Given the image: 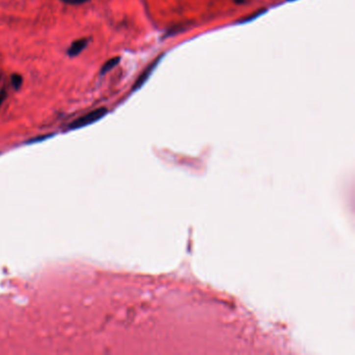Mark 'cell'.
<instances>
[{
  "label": "cell",
  "mask_w": 355,
  "mask_h": 355,
  "mask_svg": "<svg viewBox=\"0 0 355 355\" xmlns=\"http://www.w3.org/2000/svg\"><path fill=\"white\" fill-rule=\"evenodd\" d=\"M119 63H120V57L119 56H116V57L111 58V60H108L106 63H104V65L102 67H101L100 74L103 75V74L109 72L111 70H113Z\"/></svg>",
  "instance_id": "277c9868"
},
{
  "label": "cell",
  "mask_w": 355,
  "mask_h": 355,
  "mask_svg": "<svg viewBox=\"0 0 355 355\" xmlns=\"http://www.w3.org/2000/svg\"><path fill=\"white\" fill-rule=\"evenodd\" d=\"M50 137H53V134H46V136H40V137H37V138H32L31 140H29L27 142V144H32V143H38V142H41V141H44Z\"/></svg>",
  "instance_id": "ba28073f"
},
{
  "label": "cell",
  "mask_w": 355,
  "mask_h": 355,
  "mask_svg": "<svg viewBox=\"0 0 355 355\" xmlns=\"http://www.w3.org/2000/svg\"><path fill=\"white\" fill-rule=\"evenodd\" d=\"M11 82L13 84V87L18 90L21 88L22 86V82H23V79H22V76L19 75V74H13L12 77H11Z\"/></svg>",
  "instance_id": "5b68a950"
},
{
  "label": "cell",
  "mask_w": 355,
  "mask_h": 355,
  "mask_svg": "<svg viewBox=\"0 0 355 355\" xmlns=\"http://www.w3.org/2000/svg\"><path fill=\"white\" fill-rule=\"evenodd\" d=\"M88 43H89V39H87V38L76 40L71 44V46L68 48V50H67V53H68V55L71 57L78 55L82 52V50L88 46Z\"/></svg>",
  "instance_id": "3957f363"
},
{
  "label": "cell",
  "mask_w": 355,
  "mask_h": 355,
  "mask_svg": "<svg viewBox=\"0 0 355 355\" xmlns=\"http://www.w3.org/2000/svg\"><path fill=\"white\" fill-rule=\"evenodd\" d=\"M158 62H159V58H156V61H154L150 66H148L147 68L145 69V71H144V72L139 76V78L136 80V82L133 83L132 92H134V91H137L138 89H140V88L143 86V84L146 82V80L149 78V76L151 75V73L153 72V70H154V68L156 67V65L158 64Z\"/></svg>",
  "instance_id": "7a4b0ae2"
},
{
  "label": "cell",
  "mask_w": 355,
  "mask_h": 355,
  "mask_svg": "<svg viewBox=\"0 0 355 355\" xmlns=\"http://www.w3.org/2000/svg\"><path fill=\"white\" fill-rule=\"evenodd\" d=\"M107 114V108L106 107H100L95 109V111L90 112L89 114L84 115L78 119H76L75 121H73L70 125H69V129H78V128H82L86 127V126L93 124L97 122L98 120H100L101 118H103L105 115Z\"/></svg>",
  "instance_id": "6da1fadb"
},
{
  "label": "cell",
  "mask_w": 355,
  "mask_h": 355,
  "mask_svg": "<svg viewBox=\"0 0 355 355\" xmlns=\"http://www.w3.org/2000/svg\"><path fill=\"white\" fill-rule=\"evenodd\" d=\"M62 1H63L64 3H67V4L79 5V4H83V3H86V2L90 1V0H62Z\"/></svg>",
  "instance_id": "52a82bcc"
},
{
  "label": "cell",
  "mask_w": 355,
  "mask_h": 355,
  "mask_svg": "<svg viewBox=\"0 0 355 355\" xmlns=\"http://www.w3.org/2000/svg\"><path fill=\"white\" fill-rule=\"evenodd\" d=\"M289 1H293V0H289Z\"/></svg>",
  "instance_id": "30bf717a"
},
{
  "label": "cell",
  "mask_w": 355,
  "mask_h": 355,
  "mask_svg": "<svg viewBox=\"0 0 355 355\" xmlns=\"http://www.w3.org/2000/svg\"><path fill=\"white\" fill-rule=\"evenodd\" d=\"M5 98H6V92L4 90H2L1 92H0V106H1V104L3 103Z\"/></svg>",
  "instance_id": "9c48e42d"
},
{
  "label": "cell",
  "mask_w": 355,
  "mask_h": 355,
  "mask_svg": "<svg viewBox=\"0 0 355 355\" xmlns=\"http://www.w3.org/2000/svg\"><path fill=\"white\" fill-rule=\"evenodd\" d=\"M264 13H266V10H264V8H261V10H259V11H257V12H254L253 14H251L250 16L245 17L244 19H242V20L239 21V23H245V22H249V21H251V20H254V19L257 18L258 16L263 15Z\"/></svg>",
  "instance_id": "8992f818"
}]
</instances>
